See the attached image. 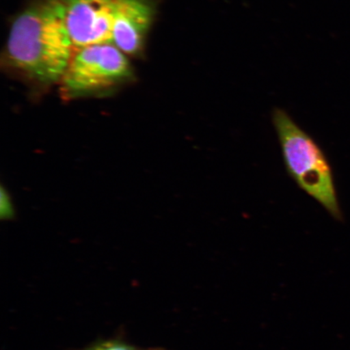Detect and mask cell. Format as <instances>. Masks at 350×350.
<instances>
[{
	"mask_svg": "<svg viewBox=\"0 0 350 350\" xmlns=\"http://www.w3.org/2000/svg\"><path fill=\"white\" fill-rule=\"evenodd\" d=\"M133 67L112 42L95 44L74 51L59 83L66 100L100 98L134 80Z\"/></svg>",
	"mask_w": 350,
	"mask_h": 350,
	"instance_id": "obj_3",
	"label": "cell"
},
{
	"mask_svg": "<svg viewBox=\"0 0 350 350\" xmlns=\"http://www.w3.org/2000/svg\"><path fill=\"white\" fill-rule=\"evenodd\" d=\"M83 350H138L137 348L133 347L124 341L120 340H107L100 341L97 344L91 345Z\"/></svg>",
	"mask_w": 350,
	"mask_h": 350,
	"instance_id": "obj_6",
	"label": "cell"
},
{
	"mask_svg": "<svg viewBox=\"0 0 350 350\" xmlns=\"http://www.w3.org/2000/svg\"><path fill=\"white\" fill-rule=\"evenodd\" d=\"M118 0H63L66 25L75 51L112 42Z\"/></svg>",
	"mask_w": 350,
	"mask_h": 350,
	"instance_id": "obj_4",
	"label": "cell"
},
{
	"mask_svg": "<svg viewBox=\"0 0 350 350\" xmlns=\"http://www.w3.org/2000/svg\"><path fill=\"white\" fill-rule=\"evenodd\" d=\"M272 122L288 176L336 220H342L334 174L321 146L284 109L275 107Z\"/></svg>",
	"mask_w": 350,
	"mask_h": 350,
	"instance_id": "obj_2",
	"label": "cell"
},
{
	"mask_svg": "<svg viewBox=\"0 0 350 350\" xmlns=\"http://www.w3.org/2000/svg\"><path fill=\"white\" fill-rule=\"evenodd\" d=\"M74 51L63 0H36L12 22L7 64L39 90L59 84Z\"/></svg>",
	"mask_w": 350,
	"mask_h": 350,
	"instance_id": "obj_1",
	"label": "cell"
},
{
	"mask_svg": "<svg viewBox=\"0 0 350 350\" xmlns=\"http://www.w3.org/2000/svg\"><path fill=\"white\" fill-rule=\"evenodd\" d=\"M157 10L155 0H118L113 26V45L125 55L142 54Z\"/></svg>",
	"mask_w": 350,
	"mask_h": 350,
	"instance_id": "obj_5",
	"label": "cell"
}]
</instances>
